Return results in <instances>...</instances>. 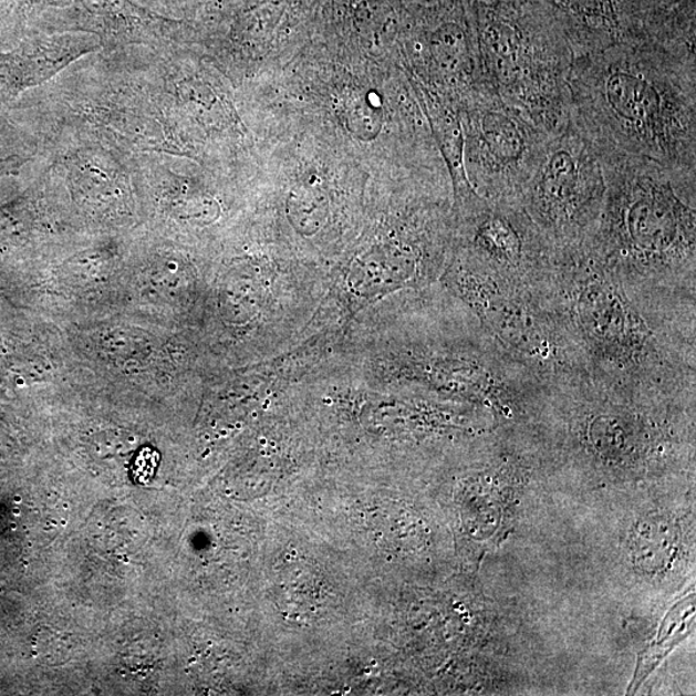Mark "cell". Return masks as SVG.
Returning a JSON list of instances; mask_svg holds the SVG:
<instances>
[{
  "instance_id": "5b68a950",
  "label": "cell",
  "mask_w": 696,
  "mask_h": 696,
  "mask_svg": "<svg viewBox=\"0 0 696 696\" xmlns=\"http://www.w3.org/2000/svg\"><path fill=\"white\" fill-rule=\"evenodd\" d=\"M442 279L505 354L547 387L590 380L589 364L551 285L520 287L451 249Z\"/></svg>"
},
{
  "instance_id": "30bf717a",
  "label": "cell",
  "mask_w": 696,
  "mask_h": 696,
  "mask_svg": "<svg viewBox=\"0 0 696 696\" xmlns=\"http://www.w3.org/2000/svg\"><path fill=\"white\" fill-rule=\"evenodd\" d=\"M347 112L349 127L352 132H356L357 136H370L373 131L374 135L381 128V114L370 101L359 98L354 104L349 105Z\"/></svg>"
},
{
  "instance_id": "9c48e42d",
  "label": "cell",
  "mask_w": 696,
  "mask_h": 696,
  "mask_svg": "<svg viewBox=\"0 0 696 696\" xmlns=\"http://www.w3.org/2000/svg\"><path fill=\"white\" fill-rule=\"evenodd\" d=\"M84 52L76 46H58L46 51L14 53L0 60V75L6 76L3 82L13 90H22L49 80Z\"/></svg>"
},
{
  "instance_id": "7a4b0ae2",
  "label": "cell",
  "mask_w": 696,
  "mask_h": 696,
  "mask_svg": "<svg viewBox=\"0 0 696 696\" xmlns=\"http://www.w3.org/2000/svg\"><path fill=\"white\" fill-rule=\"evenodd\" d=\"M570 124L600 156L696 169V56L629 39L573 62Z\"/></svg>"
},
{
  "instance_id": "8992f818",
  "label": "cell",
  "mask_w": 696,
  "mask_h": 696,
  "mask_svg": "<svg viewBox=\"0 0 696 696\" xmlns=\"http://www.w3.org/2000/svg\"><path fill=\"white\" fill-rule=\"evenodd\" d=\"M606 183L600 155L572 124L552 136L521 197L531 220L559 253L583 249L596 231Z\"/></svg>"
},
{
  "instance_id": "277c9868",
  "label": "cell",
  "mask_w": 696,
  "mask_h": 696,
  "mask_svg": "<svg viewBox=\"0 0 696 696\" xmlns=\"http://www.w3.org/2000/svg\"><path fill=\"white\" fill-rule=\"evenodd\" d=\"M475 34L489 89L550 136L564 132L574 53L558 14L541 0H482Z\"/></svg>"
},
{
  "instance_id": "ba28073f",
  "label": "cell",
  "mask_w": 696,
  "mask_h": 696,
  "mask_svg": "<svg viewBox=\"0 0 696 696\" xmlns=\"http://www.w3.org/2000/svg\"><path fill=\"white\" fill-rule=\"evenodd\" d=\"M453 249L500 279L520 287L549 288L559 252L520 200L474 197L456 206Z\"/></svg>"
},
{
  "instance_id": "3957f363",
  "label": "cell",
  "mask_w": 696,
  "mask_h": 696,
  "mask_svg": "<svg viewBox=\"0 0 696 696\" xmlns=\"http://www.w3.org/2000/svg\"><path fill=\"white\" fill-rule=\"evenodd\" d=\"M551 291L581 343L591 381L695 403L696 345L647 316L585 249L559 253Z\"/></svg>"
},
{
  "instance_id": "6da1fadb",
  "label": "cell",
  "mask_w": 696,
  "mask_h": 696,
  "mask_svg": "<svg viewBox=\"0 0 696 696\" xmlns=\"http://www.w3.org/2000/svg\"><path fill=\"white\" fill-rule=\"evenodd\" d=\"M600 158L604 208L583 249L647 316L696 345V169Z\"/></svg>"
},
{
  "instance_id": "52a82bcc",
  "label": "cell",
  "mask_w": 696,
  "mask_h": 696,
  "mask_svg": "<svg viewBox=\"0 0 696 696\" xmlns=\"http://www.w3.org/2000/svg\"><path fill=\"white\" fill-rule=\"evenodd\" d=\"M464 169L487 199L520 200L552 136L506 105L495 92L464 106Z\"/></svg>"
}]
</instances>
